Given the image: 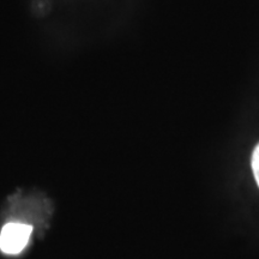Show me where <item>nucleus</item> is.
I'll return each instance as SVG.
<instances>
[{
	"label": "nucleus",
	"instance_id": "1",
	"mask_svg": "<svg viewBox=\"0 0 259 259\" xmlns=\"http://www.w3.org/2000/svg\"><path fill=\"white\" fill-rule=\"evenodd\" d=\"M32 227L21 222H10L0 233V250L6 254H17L28 245Z\"/></svg>",
	"mask_w": 259,
	"mask_h": 259
},
{
	"label": "nucleus",
	"instance_id": "2",
	"mask_svg": "<svg viewBox=\"0 0 259 259\" xmlns=\"http://www.w3.org/2000/svg\"><path fill=\"white\" fill-rule=\"evenodd\" d=\"M252 170H253L254 179L259 186V144L255 147L252 155Z\"/></svg>",
	"mask_w": 259,
	"mask_h": 259
}]
</instances>
